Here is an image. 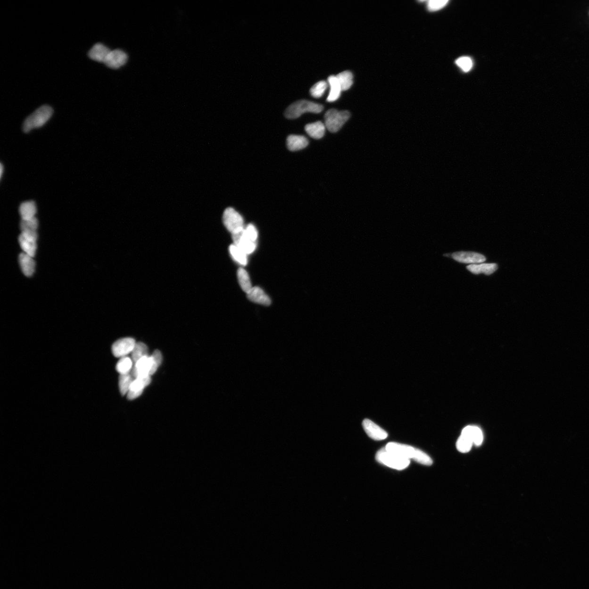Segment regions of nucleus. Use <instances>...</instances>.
<instances>
[{
    "instance_id": "obj_1",
    "label": "nucleus",
    "mask_w": 589,
    "mask_h": 589,
    "mask_svg": "<svg viewBox=\"0 0 589 589\" xmlns=\"http://www.w3.org/2000/svg\"><path fill=\"white\" fill-rule=\"evenodd\" d=\"M243 542V533L238 525H233L228 532L213 537L206 543L202 544L198 557L200 565L203 567L210 565L226 564L231 561L241 547Z\"/></svg>"
},
{
    "instance_id": "obj_2",
    "label": "nucleus",
    "mask_w": 589,
    "mask_h": 589,
    "mask_svg": "<svg viewBox=\"0 0 589 589\" xmlns=\"http://www.w3.org/2000/svg\"><path fill=\"white\" fill-rule=\"evenodd\" d=\"M486 161L477 155L450 150L442 153L431 161L427 168V174L432 179H443L458 169L477 170L482 169Z\"/></svg>"
},
{
    "instance_id": "obj_3",
    "label": "nucleus",
    "mask_w": 589,
    "mask_h": 589,
    "mask_svg": "<svg viewBox=\"0 0 589 589\" xmlns=\"http://www.w3.org/2000/svg\"><path fill=\"white\" fill-rule=\"evenodd\" d=\"M80 165L72 158H64L56 163L53 168L41 175L36 182L35 195L38 199L51 192L64 189L76 178L79 172Z\"/></svg>"
},
{
    "instance_id": "obj_4",
    "label": "nucleus",
    "mask_w": 589,
    "mask_h": 589,
    "mask_svg": "<svg viewBox=\"0 0 589 589\" xmlns=\"http://www.w3.org/2000/svg\"><path fill=\"white\" fill-rule=\"evenodd\" d=\"M525 171L521 166H508L498 163L487 172L489 192L498 199H503L511 194L515 187L524 179Z\"/></svg>"
},
{
    "instance_id": "obj_5",
    "label": "nucleus",
    "mask_w": 589,
    "mask_h": 589,
    "mask_svg": "<svg viewBox=\"0 0 589 589\" xmlns=\"http://www.w3.org/2000/svg\"><path fill=\"white\" fill-rule=\"evenodd\" d=\"M334 333L338 342L346 349L347 352L361 347L368 342L363 323L348 311L339 313L336 317Z\"/></svg>"
},
{
    "instance_id": "obj_6",
    "label": "nucleus",
    "mask_w": 589,
    "mask_h": 589,
    "mask_svg": "<svg viewBox=\"0 0 589 589\" xmlns=\"http://www.w3.org/2000/svg\"><path fill=\"white\" fill-rule=\"evenodd\" d=\"M55 347H33L28 356V363L35 379L51 385L55 374Z\"/></svg>"
},
{
    "instance_id": "obj_7",
    "label": "nucleus",
    "mask_w": 589,
    "mask_h": 589,
    "mask_svg": "<svg viewBox=\"0 0 589 589\" xmlns=\"http://www.w3.org/2000/svg\"><path fill=\"white\" fill-rule=\"evenodd\" d=\"M348 358L353 368L370 382L378 380L385 371V363L377 361L368 351L367 343L361 347L348 351Z\"/></svg>"
},
{
    "instance_id": "obj_8",
    "label": "nucleus",
    "mask_w": 589,
    "mask_h": 589,
    "mask_svg": "<svg viewBox=\"0 0 589 589\" xmlns=\"http://www.w3.org/2000/svg\"><path fill=\"white\" fill-rule=\"evenodd\" d=\"M203 517V511L197 507L177 510L168 519L170 532L175 536L181 537L189 535L192 531L199 527Z\"/></svg>"
},
{
    "instance_id": "obj_9",
    "label": "nucleus",
    "mask_w": 589,
    "mask_h": 589,
    "mask_svg": "<svg viewBox=\"0 0 589 589\" xmlns=\"http://www.w3.org/2000/svg\"><path fill=\"white\" fill-rule=\"evenodd\" d=\"M192 91L191 82L180 74L165 76L156 95L165 103H177L189 95Z\"/></svg>"
},
{
    "instance_id": "obj_10",
    "label": "nucleus",
    "mask_w": 589,
    "mask_h": 589,
    "mask_svg": "<svg viewBox=\"0 0 589 589\" xmlns=\"http://www.w3.org/2000/svg\"><path fill=\"white\" fill-rule=\"evenodd\" d=\"M165 76L164 73L156 67L152 65H145L141 67L136 75L134 76L132 83L138 90L156 95Z\"/></svg>"
},
{
    "instance_id": "obj_11",
    "label": "nucleus",
    "mask_w": 589,
    "mask_h": 589,
    "mask_svg": "<svg viewBox=\"0 0 589 589\" xmlns=\"http://www.w3.org/2000/svg\"><path fill=\"white\" fill-rule=\"evenodd\" d=\"M28 392L35 410L40 415L49 414L53 404V393L49 385L35 378L29 383Z\"/></svg>"
},
{
    "instance_id": "obj_12",
    "label": "nucleus",
    "mask_w": 589,
    "mask_h": 589,
    "mask_svg": "<svg viewBox=\"0 0 589 589\" xmlns=\"http://www.w3.org/2000/svg\"><path fill=\"white\" fill-rule=\"evenodd\" d=\"M370 441L373 449L383 455L397 458H403L407 455L404 446L389 431H378Z\"/></svg>"
},
{
    "instance_id": "obj_13",
    "label": "nucleus",
    "mask_w": 589,
    "mask_h": 589,
    "mask_svg": "<svg viewBox=\"0 0 589 589\" xmlns=\"http://www.w3.org/2000/svg\"><path fill=\"white\" fill-rule=\"evenodd\" d=\"M431 220L436 227H445L460 221L463 213L460 206L453 203L436 202L431 207Z\"/></svg>"
},
{
    "instance_id": "obj_14",
    "label": "nucleus",
    "mask_w": 589,
    "mask_h": 589,
    "mask_svg": "<svg viewBox=\"0 0 589 589\" xmlns=\"http://www.w3.org/2000/svg\"><path fill=\"white\" fill-rule=\"evenodd\" d=\"M457 194L464 204L473 208V209H479V208L486 205L489 189L482 182H476L471 185L460 187L457 189Z\"/></svg>"
},
{
    "instance_id": "obj_15",
    "label": "nucleus",
    "mask_w": 589,
    "mask_h": 589,
    "mask_svg": "<svg viewBox=\"0 0 589 589\" xmlns=\"http://www.w3.org/2000/svg\"><path fill=\"white\" fill-rule=\"evenodd\" d=\"M55 312L50 301L39 302L30 307L29 320L33 330H43L53 327Z\"/></svg>"
},
{
    "instance_id": "obj_16",
    "label": "nucleus",
    "mask_w": 589,
    "mask_h": 589,
    "mask_svg": "<svg viewBox=\"0 0 589 589\" xmlns=\"http://www.w3.org/2000/svg\"><path fill=\"white\" fill-rule=\"evenodd\" d=\"M491 121L495 130V136L491 151L493 153H502L509 147L511 140L513 136L512 129L504 114H494Z\"/></svg>"
},
{
    "instance_id": "obj_17",
    "label": "nucleus",
    "mask_w": 589,
    "mask_h": 589,
    "mask_svg": "<svg viewBox=\"0 0 589 589\" xmlns=\"http://www.w3.org/2000/svg\"><path fill=\"white\" fill-rule=\"evenodd\" d=\"M226 564L210 565L202 568L192 589H214L216 582L226 574Z\"/></svg>"
},
{
    "instance_id": "obj_18",
    "label": "nucleus",
    "mask_w": 589,
    "mask_h": 589,
    "mask_svg": "<svg viewBox=\"0 0 589 589\" xmlns=\"http://www.w3.org/2000/svg\"><path fill=\"white\" fill-rule=\"evenodd\" d=\"M343 376L348 387L353 392L365 399L370 397L372 394L371 384H370L371 382L363 376L361 373H359L352 367H347L344 370Z\"/></svg>"
},
{
    "instance_id": "obj_19",
    "label": "nucleus",
    "mask_w": 589,
    "mask_h": 589,
    "mask_svg": "<svg viewBox=\"0 0 589 589\" xmlns=\"http://www.w3.org/2000/svg\"><path fill=\"white\" fill-rule=\"evenodd\" d=\"M356 416L359 428L371 441L379 431L371 408L367 404L359 402L356 406Z\"/></svg>"
},
{
    "instance_id": "obj_20",
    "label": "nucleus",
    "mask_w": 589,
    "mask_h": 589,
    "mask_svg": "<svg viewBox=\"0 0 589 589\" xmlns=\"http://www.w3.org/2000/svg\"><path fill=\"white\" fill-rule=\"evenodd\" d=\"M504 116L512 129L513 136H519L524 134L530 126V113L524 107L510 109L504 113Z\"/></svg>"
},
{
    "instance_id": "obj_21",
    "label": "nucleus",
    "mask_w": 589,
    "mask_h": 589,
    "mask_svg": "<svg viewBox=\"0 0 589 589\" xmlns=\"http://www.w3.org/2000/svg\"><path fill=\"white\" fill-rule=\"evenodd\" d=\"M221 535V520L215 514H206L203 517L198 527V540L204 544L213 537Z\"/></svg>"
},
{
    "instance_id": "obj_22",
    "label": "nucleus",
    "mask_w": 589,
    "mask_h": 589,
    "mask_svg": "<svg viewBox=\"0 0 589 589\" xmlns=\"http://www.w3.org/2000/svg\"><path fill=\"white\" fill-rule=\"evenodd\" d=\"M198 549L199 542L194 536L187 535L181 537L175 547L174 554L180 561H192L194 560Z\"/></svg>"
},
{
    "instance_id": "obj_23",
    "label": "nucleus",
    "mask_w": 589,
    "mask_h": 589,
    "mask_svg": "<svg viewBox=\"0 0 589 589\" xmlns=\"http://www.w3.org/2000/svg\"><path fill=\"white\" fill-rule=\"evenodd\" d=\"M201 570L194 560L180 561L179 583L180 589H192Z\"/></svg>"
},
{
    "instance_id": "obj_24",
    "label": "nucleus",
    "mask_w": 589,
    "mask_h": 589,
    "mask_svg": "<svg viewBox=\"0 0 589 589\" xmlns=\"http://www.w3.org/2000/svg\"><path fill=\"white\" fill-rule=\"evenodd\" d=\"M491 132V124L487 122H478L467 130L465 139L472 147L477 148L486 142Z\"/></svg>"
},
{
    "instance_id": "obj_25",
    "label": "nucleus",
    "mask_w": 589,
    "mask_h": 589,
    "mask_svg": "<svg viewBox=\"0 0 589 589\" xmlns=\"http://www.w3.org/2000/svg\"><path fill=\"white\" fill-rule=\"evenodd\" d=\"M57 339L56 328L50 327L43 330H33L30 333V343L33 347H54Z\"/></svg>"
},
{
    "instance_id": "obj_26",
    "label": "nucleus",
    "mask_w": 589,
    "mask_h": 589,
    "mask_svg": "<svg viewBox=\"0 0 589 589\" xmlns=\"http://www.w3.org/2000/svg\"><path fill=\"white\" fill-rule=\"evenodd\" d=\"M368 351L372 356L377 359V361L384 363L385 358H387V346L383 341V339L374 336L367 342Z\"/></svg>"
},
{
    "instance_id": "obj_27",
    "label": "nucleus",
    "mask_w": 589,
    "mask_h": 589,
    "mask_svg": "<svg viewBox=\"0 0 589 589\" xmlns=\"http://www.w3.org/2000/svg\"><path fill=\"white\" fill-rule=\"evenodd\" d=\"M4 255H5L4 248V247L2 246V247H1V259H0V262H1V267H2L3 264H4Z\"/></svg>"
}]
</instances>
